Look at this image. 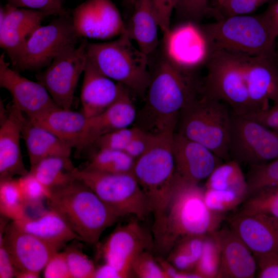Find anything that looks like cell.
Listing matches in <instances>:
<instances>
[{"label": "cell", "mask_w": 278, "mask_h": 278, "mask_svg": "<svg viewBox=\"0 0 278 278\" xmlns=\"http://www.w3.org/2000/svg\"><path fill=\"white\" fill-rule=\"evenodd\" d=\"M87 43L84 39L79 45L67 46L36 75L60 108L72 109L76 88L86 64Z\"/></svg>", "instance_id": "12"}, {"label": "cell", "mask_w": 278, "mask_h": 278, "mask_svg": "<svg viewBox=\"0 0 278 278\" xmlns=\"http://www.w3.org/2000/svg\"><path fill=\"white\" fill-rule=\"evenodd\" d=\"M159 135L142 131L130 142L123 151L136 160L152 147Z\"/></svg>", "instance_id": "44"}, {"label": "cell", "mask_w": 278, "mask_h": 278, "mask_svg": "<svg viewBox=\"0 0 278 278\" xmlns=\"http://www.w3.org/2000/svg\"><path fill=\"white\" fill-rule=\"evenodd\" d=\"M227 106L200 91L181 111L178 133L206 147L223 161L230 160L232 111Z\"/></svg>", "instance_id": "5"}, {"label": "cell", "mask_w": 278, "mask_h": 278, "mask_svg": "<svg viewBox=\"0 0 278 278\" xmlns=\"http://www.w3.org/2000/svg\"><path fill=\"white\" fill-rule=\"evenodd\" d=\"M75 168L69 157L55 155L30 166L29 172L49 191L74 179Z\"/></svg>", "instance_id": "29"}, {"label": "cell", "mask_w": 278, "mask_h": 278, "mask_svg": "<svg viewBox=\"0 0 278 278\" xmlns=\"http://www.w3.org/2000/svg\"><path fill=\"white\" fill-rule=\"evenodd\" d=\"M173 134L159 135L152 147L135 160L133 170L154 217L152 231L163 218L173 188Z\"/></svg>", "instance_id": "7"}, {"label": "cell", "mask_w": 278, "mask_h": 278, "mask_svg": "<svg viewBox=\"0 0 278 278\" xmlns=\"http://www.w3.org/2000/svg\"><path fill=\"white\" fill-rule=\"evenodd\" d=\"M229 223L256 260L278 254V219L239 211Z\"/></svg>", "instance_id": "18"}, {"label": "cell", "mask_w": 278, "mask_h": 278, "mask_svg": "<svg viewBox=\"0 0 278 278\" xmlns=\"http://www.w3.org/2000/svg\"><path fill=\"white\" fill-rule=\"evenodd\" d=\"M192 72L165 57L158 64L136 113L135 126L155 135L173 134L182 110L200 92Z\"/></svg>", "instance_id": "1"}, {"label": "cell", "mask_w": 278, "mask_h": 278, "mask_svg": "<svg viewBox=\"0 0 278 278\" xmlns=\"http://www.w3.org/2000/svg\"><path fill=\"white\" fill-rule=\"evenodd\" d=\"M230 159L249 166L278 159V133L259 121L232 112Z\"/></svg>", "instance_id": "11"}, {"label": "cell", "mask_w": 278, "mask_h": 278, "mask_svg": "<svg viewBox=\"0 0 278 278\" xmlns=\"http://www.w3.org/2000/svg\"><path fill=\"white\" fill-rule=\"evenodd\" d=\"M240 211L278 219V185L262 188L249 195Z\"/></svg>", "instance_id": "34"}, {"label": "cell", "mask_w": 278, "mask_h": 278, "mask_svg": "<svg viewBox=\"0 0 278 278\" xmlns=\"http://www.w3.org/2000/svg\"><path fill=\"white\" fill-rule=\"evenodd\" d=\"M206 64V74L201 82V93L224 102L236 114L251 113L252 108L241 55L210 49Z\"/></svg>", "instance_id": "8"}, {"label": "cell", "mask_w": 278, "mask_h": 278, "mask_svg": "<svg viewBox=\"0 0 278 278\" xmlns=\"http://www.w3.org/2000/svg\"><path fill=\"white\" fill-rule=\"evenodd\" d=\"M221 247L218 278H252L257 269V260L244 241L230 228L216 231Z\"/></svg>", "instance_id": "22"}, {"label": "cell", "mask_w": 278, "mask_h": 278, "mask_svg": "<svg viewBox=\"0 0 278 278\" xmlns=\"http://www.w3.org/2000/svg\"><path fill=\"white\" fill-rule=\"evenodd\" d=\"M16 109L21 135L25 141L30 166L50 156L70 157L72 148L49 130L33 123L26 115Z\"/></svg>", "instance_id": "24"}, {"label": "cell", "mask_w": 278, "mask_h": 278, "mask_svg": "<svg viewBox=\"0 0 278 278\" xmlns=\"http://www.w3.org/2000/svg\"><path fill=\"white\" fill-rule=\"evenodd\" d=\"M18 269L0 234V278L15 277Z\"/></svg>", "instance_id": "48"}, {"label": "cell", "mask_w": 278, "mask_h": 278, "mask_svg": "<svg viewBox=\"0 0 278 278\" xmlns=\"http://www.w3.org/2000/svg\"><path fill=\"white\" fill-rule=\"evenodd\" d=\"M130 91L102 74L88 59L80 94L81 112L88 118L106 110Z\"/></svg>", "instance_id": "21"}, {"label": "cell", "mask_w": 278, "mask_h": 278, "mask_svg": "<svg viewBox=\"0 0 278 278\" xmlns=\"http://www.w3.org/2000/svg\"><path fill=\"white\" fill-rule=\"evenodd\" d=\"M155 13L160 29L163 36L170 30L171 18L176 0H150Z\"/></svg>", "instance_id": "45"}, {"label": "cell", "mask_w": 278, "mask_h": 278, "mask_svg": "<svg viewBox=\"0 0 278 278\" xmlns=\"http://www.w3.org/2000/svg\"><path fill=\"white\" fill-rule=\"evenodd\" d=\"M93 278H123L120 273L111 265L105 263L96 268Z\"/></svg>", "instance_id": "52"}, {"label": "cell", "mask_w": 278, "mask_h": 278, "mask_svg": "<svg viewBox=\"0 0 278 278\" xmlns=\"http://www.w3.org/2000/svg\"><path fill=\"white\" fill-rule=\"evenodd\" d=\"M246 177L248 196L262 188L278 185V159L269 162L249 166Z\"/></svg>", "instance_id": "35"}, {"label": "cell", "mask_w": 278, "mask_h": 278, "mask_svg": "<svg viewBox=\"0 0 278 278\" xmlns=\"http://www.w3.org/2000/svg\"><path fill=\"white\" fill-rule=\"evenodd\" d=\"M131 271L140 278H167L149 250L143 251L136 256L132 263Z\"/></svg>", "instance_id": "40"}, {"label": "cell", "mask_w": 278, "mask_h": 278, "mask_svg": "<svg viewBox=\"0 0 278 278\" xmlns=\"http://www.w3.org/2000/svg\"><path fill=\"white\" fill-rule=\"evenodd\" d=\"M73 175L121 218L133 215L144 220L151 213L149 202L133 173H111L76 167Z\"/></svg>", "instance_id": "9"}, {"label": "cell", "mask_w": 278, "mask_h": 278, "mask_svg": "<svg viewBox=\"0 0 278 278\" xmlns=\"http://www.w3.org/2000/svg\"><path fill=\"white\" fill-rule=\"evenodd\" d=\"M275 39L278 37V1L263 13Z\"/></svg>", "instance_id": "51"}, {"label": "cell", "mask_w": 278, "mask_h": 278, "mask_svg": "<svg viewBox=\"0 0 278 278\" xmlns=\"http://www.w3.org/2000/svg\"><path fill=\"white\" fill-rule=\"evenodd\" d=\"M6 1L12 6L39 10L45 13L47 16H57L66 14L63 7V0Z\"/></svg>", "instance_id": "42"}, {"label": "cell", "mask_w": 278, "mask_h": 278, "mask_svg": "<svg viewBox=\"0 0 278 278\" xmlns=\"http://www.w3.org/2000/svg\"><path fill=\"white\" fill-rule=\"evenodd\" d=\"M257 277L278 278V254L257 260Z\"/></svg>", "instance_id": "49"}, {"label": "cell", "mask_w": 278, "mask_h": 278, "mask_svg": "<svg viewBox=\"0 0 278 278\" xmlns=\"http://www.w3.org/2000/svg\"><path fill=\"white\" fill-rule=\"evenodd\" d=\"M40 273L30 271H18L15 277L18 278H38Z\"/></svg>", "instance_id": "53"}, {"label": "cell", "mask_w": 278, "mask_h": 278, "mask_svg": "<svg viewBox=\"0 0 278 278\" xmlns=\"http://www.w3.org/2000/svg\"><path fill=\"white\" fill-rule=\"evenodd\" d=\"M142 131L135 126L121 128L102 136L92 145H94L97 149H110L124 151L130 142Z\"/></svg>", "instance_id": "39"}, {"label": "cell", "mask_w": 278, "mask_h": 278, "mask_svg": "<svg viewBox=\"0 0 278 278\" xmlns=\"http://www.w3.org/2000/svg\"><path fill=\"white\" fill-rule=\"evenodd\" d=\"M47 15L40 11L8 3L0 9V47L13 64L26 40Z\"/></svg>", "instance_id": "19"}, {"label": "cell", "mask_w": 278, "mask_h": 278, "mask_svg": "<svg viewBox=\"0 0 278 278\" xmlns=\"http://www.w3.org/2000/svg\"><path fill=\"white\" fill-rule=\"evenodd\" d=\"M222 191H233L248 196V187L246 176L240 164L230 159L219 165L206 179L204 187Z\"/></svg>", "instance_id": "30"}, {"label": "cell", "mask_w": 278, "mask_h": 278, "mask_svg": "<svg viewBox=\"0 0 278 278\" xmlns=\"http://www.w3.org/2000/svg\"><path fill=\"white\" fill-rule=\"evenodd\" d=\"M216 1L218 7L219 8L223 4L226 0H216Z\"/></svg>", "instance_id": "55"}, {"label": "cell", "mask_w": 278, "mask_h": 278, "mask_svg": "<svg viewBox=\"0 0 278 278\" xmlns=\"http://www.w3.org/2000/svg\"><path fill=\"white\" fill-rule=\"evenodd\" d=\"M175 178L199 184L206 179L223 160L204 145L175 132L172 143Z\"/></svg>", "instance_id": "17"}, {"label": "cell", "mask_w": 278, "mask_h": 278, "mask_svg": "<svg viewBox=\"0 0 278 278\" xmlns=\"http://www.w3.org/2000/svg\"><path fill=\"white\" fill-rule=\"evenodd\" d=\"M241 58L252 108L251 113L264 110L270 106V101L278 100L276 52L256 56L241 55Z\"/></svg>", "instance_id": "16"}, {"label": "cell", "mask_w": 278, "mask_h": 278, "mask_svg": "<svg viewBox=\"0 0 278 278\" xmlns=\"http://www.w3.org/2000/svg\"><path fill=\"white\" fill-rule=\"evenodd\" d=\"M21 130L17 110L12 105L8 116L1 123L0 180L27 174L20 146Z\"/></svg>", "instance_id": "25"}, {"label": "cell", "mask_w": 278, "mask_h": 278, "mask_svg": "<svg viewBox=\"0 0 278 278\" xmlns=\"http://www.w3.org/2000/svg\"><path fill=\"white\" fill-rule=\"evenodd\" d=\"M71 17L78 38L107 40L126 32V25L111 0H84L74 9Z\"/></svg>", "instance_id": "13"}, {"label": "cell", "mask_w": 278, "mask_h": 278, "mask_svg": "<svg viewBox=\"0 0 278 278\" xmlns=\"http://www.w3.org/2000/svg\"><path fill=\"white\" fill-rule=\"evenodd\" d=\"M100 247L105 262L126 278L132 275L134 258L141 252L154 248V241L138 222L133 221L116 228Z\"/></svg>", "instance_id": "14"}, {"label": "cell", "mask_w": 278, "mask_h": 278, "mask_svg": "<svg viewBox=\"0 0 278 278\" xmlns=\"http://www.w3.org/2000/svg\"><path fill=\"white\" fill-rule=\"evenodd\" d=\"M126 31L136 46L148 56L159 45V22L150 0H136Z\"/></svg>", "instance_id": "28"}, {"label": "cell", "mask_w": 278, "mask_h": 278, "mask_svg": "<svg viewBox=\"0 0 278 278\" xmlns=\"http://www.w3.org/2000/svg\"><path fill=\"white\" fill-rule=\"evenodd\" d=\"M71 278H93L96 267L93 262L76 247H67L63 251Z\"/></svg>", "instance_id": "38"}, {"label": "cell", "mask_w": 278, "mask_h": 278, "mask_svg": "<svg viewBox=\"0 0 278 278\" xmlns=\"http://www.w3.org/2000/svg\"><path fill=\"white\" fill-rule=\"evenodd\" d=\"M18 179L27 209L40 208L42 202L49 196V191L30 172Z\"/></svg>", "instance_id": "37"}, {"label": "cell", "mask_w": 278, "mask_h": 278, "mask_svg": "<svg viewBox=\"0 0 278 278\" xmlns=\"http://www.w3.org/2000/svg\"><path fill=\"white\" fill-rule=\"evenodd\" d=\"M81 1H83V0H81Z\"/></svg>", "instance_id": "57"}, {"label": "cell", "mask_w": 278, "mask_h": 278, "mask_svg": "<svg viewBox=\"0 0 278 278\" xmlns=\"http://www.w3.org/2000/svg\"><path fill=\"white\" fill-rule=\"evenodd\" d=\"M208 0H176L174 10L185 21L197 23L208 12Z\"/></svg>", "instance_id": "41"}, {"label": "cell", "mask_w": 278, "mask_h": 278, "mask_svg": "<svg viewBox=\"0 0 278 278\" xmlns=\"http://www.w3.org/2000/svg\"><path fill=\"white\" fill-rule=\"evenodd\" d=\"M78 38L72 17L67 13L57 16L33 31L11 64L12 68L19 72L45 68L65 48L77 44Z\"/></svg>", "instance_id": "10"}, {"label": "cell", "mask_w": 278, "mask_h": 278, "mask_svg": "<svg viewBox=\"0 0 278 278\" xmlns=\"http://www.w3.org/2000/svg\"><path fill=\"white\" fill-rule=\"evenodd\" d=\"M135 161L123 151L99 149L84 169L111 173H133Z\"/></svg>", "instance_id": "31"}, {"label": "cell", "mask_w": 278, "mask_h": 278, "mask_svg": "<svg viewBox=\"0 0 278 278\" xmlns=\"http://www.w3.org/2000/svg\"><path fill=\"white\" fill-rule=\"evenodd\" d=\"M156 259L167 278H199V276L193 271L179 270L163 257L158 256Z\"/></svg>", "instance_id": "50"}, {"label": "cell", "mask_w": 278, "mask_h": 278, "mask_svg": "<svg viewBox=\"0 0 278 278\" xmlns=\"http://www.w3.org/2000/svg\"><path fill=\"white\" fill-rule=\"evenodd\" d=\"M202 30L210 49L249 56L276 52L275 39L263 13L223 17Z\"/></svg>", "instance_id": "6"}, {"label": "cell", "mask_w": 278, "mask_h": 278, "mask_svg": "<svg viewBox=\"0 0 278 278\" xmlns=\"http://www.w3.org/2000/svg\"><path fill=\"white\" fill-rule=\"evenodd\" d=\"M216 231L204 237L201 254L193 270L199 278L219 277L221 247Z\"/></svg>", "instance_id": "33"}, {"label": "cell", "mask_w": 278, "mask_h": 278, "mask_svg": "<svg viewBox=\"0 0 278 278\" xmlns=\"http://www.w3.org/2000/svg\"><path fill=\"white\" fill-rule=\"evenodd\" d=\"M245 116L260 122L278 133V100L264 110Z\"/></svg>", "instance_id": "47"}, {"label": "cell", "mask_w": 278, "mask_h": 278, "mask_svg": "<svg viewBox=\"0 0 278 278\" xmlns=\"http://www.w3.org/2000/svg\"><path fill=\"white\" fill-rule=\"evenodd\" d=\"M245 194L204 188V200L207 207L214 212L225 214L242 203L247 198Z\"/></svg>", "instance_id": "36"}, {"label": "cell", "mask_w": 278, "mask_h": 278, "mask_svg": "<svg viewBox=\"0 0 278 278\" xmlns=\"http://www.w3.org/2000/svg\"><path fill=\"white\" fill-rule=\"evenodd\" d=\"M269 0H226L219 7L223 17L248 15L256 11Z\"/></svg>", "instance_id": "43"}, {"label": "cell", "mask_w": 278, "mask_h": 278, "mask_svg": "<svg viewBox=\"0 0 278 278\" xmlns=\"http://www.w3.org/2000/svg\"><path fill=\"white\" fill-rule=\"evenodd\" d=\"M43 270L45 278H71L64 252L55 253Z\"/></svg>", "instance_id": "46"}, {"label": "cell", "mask_w": 278, "mask_h": 278, "mask_svg": "<svg viewBox=\"0 0 278 278\" xmlns=\"http://www.w3.org/2000/svg\"><path fill=\"white\" fill-rule=\"evenodd\" d=\"M49 209L57 212L81 241L96 245L103 232L121 218L88 186L74 178L49 190Z\"/></svg>", "instance_id": "3"}, {"label": "cell", "mask_w": 278, "mask_h": 278, "mask_svg": "<svg viewBox=\"0 0 278 278\" xmlns=\"http://www.w3.org/2000/svg\"><path fill=\"white\" fill-rule=\"evenodd\" d=\"M136 0H123L125 5L129 8L133 9Z\"/></svg>", "instance_id": "54"}, {"label": "cell", "mask_w": 278, "mask_h": 278, "mask_svg": "<svg viewBox=\"0 0 278 278\" xmlns=\"http://www.w3.org/2000/svg\"><path fill=\"white\" fill-rule=\"evenodd\" d=\"M86 51L102 74L137 95H145L151 78L148 55L134 45L127 31L112 41L88 42Z\"/></svg>", "instance_id": "4"}, {"label": "cell", "mask_w": 278, "mask_h": 278, "mask_svg": "<svg viewBox=\"0 0 278 278\" xmlns=\"http://www.w3.org/2000/svg\"><path fill=\"white\" fill-rule=\"evenodd\" d=\"M136 113L129 92L106 110L88 118L77 150L92 146L98 138L108 133L130 127L135 122Z\"/></svg>", "instance_id": "23"}, {"label": "cell", "mask_w": 278, "mask_h": 278, "mask_svg": "<svg viewBox=\"0 0 278 278\" xmlns=\"http://www.w3.org/2000/svg\"><path fill=\"white\" fill-rule=\"evenodd\" d=\"M204 187L175 178L174 186L164 216L153 231L154 248L168 254L180 238L217 231L225 214L210 210L204 200Z\"/></svg>", "instance_id": "2"}, {"label": "cell", "mask_w": 278, "mask_h": 278, "mask_svg": "<svg viewBox=\"0 0 278 278\" xmlns=\"http://www.w3.org/2000/svg\"><path fill=\"white\" fill-rule=\"evenodd\" d=\"M49 130L72 148L78 149L88 118L81 111L57 107L42 115L30 119Z\"/></svg>", "instance_id": "27"}, {"label": "cell", "mask_w": 278, "mask_h": 278, "mask_svg": "<svg viewBox=\"0 0 278 278\" xmlns=\"http://www.w3.org/2000/svg\"><path fill=\"white\" fill-rule=\"evenodd\" d=\"M276 57H277V62H278V43H277V46H276Z\"/></svg>", "instance_id": "56"}, {"label": "cell", "mask_w": 278, "mask_h": 278, "mask_svg": "<svg viewBox=\"0 0 278 278\" xmlns=\"http://www.w3.org/2000/svg\"><path fill=\"white\" fill-rule=\"evenodd\" d=\"M5 54L3 53L0 56V86L11 94L12 105L30 119L58 107L40 83L23 77L11 68L5 60Z\"/></svg>", "instance_id": "15"}, {"label": "cell", "mask_w": 278, "mask_h": 278, "mask_svg": "<svg viewBox=\"0 0 278 278\" xmlns=\"http://www.w3.org/2000/svg\"><path fill=\"white\" fill-rule=\"evenodd\" d=\"M27 207L24 201L18 179L0 180V212L6 218L13 221L27 215Z\"/></svg>", "instance_id": "32"}, {"label": "cell", "mask_w": 278, "mask_h": 278, "mask_svg": "<svg viewBox=\"0 0 278 278\" xmlns=\"http://www.w3.org/2000/svg\"><path fill=\"white\" fill-rule=\"evenodd\" d=\"M4 241L18 271H30L40 273L59 249L37 236L24 232L12 223L6 227Z\"/></svg>", "instance_id": "20"}, {"label": "cell", "mask_w": 278, "mask_h": 278, "mask_svg": "<svg viewBox=\"0 0 278 278\" xmlns=\"http://www.w3.org/2000/svg\"><path fill=\"white\" fill-rule=\"evenodd\" d=\"M12 223L59 250L71 240H81L65 220L57 212L50 209L41 212L37 217L27 215L22 219L13 221Z\"/></svg>", "instance_id": "26"}]
</instances>
